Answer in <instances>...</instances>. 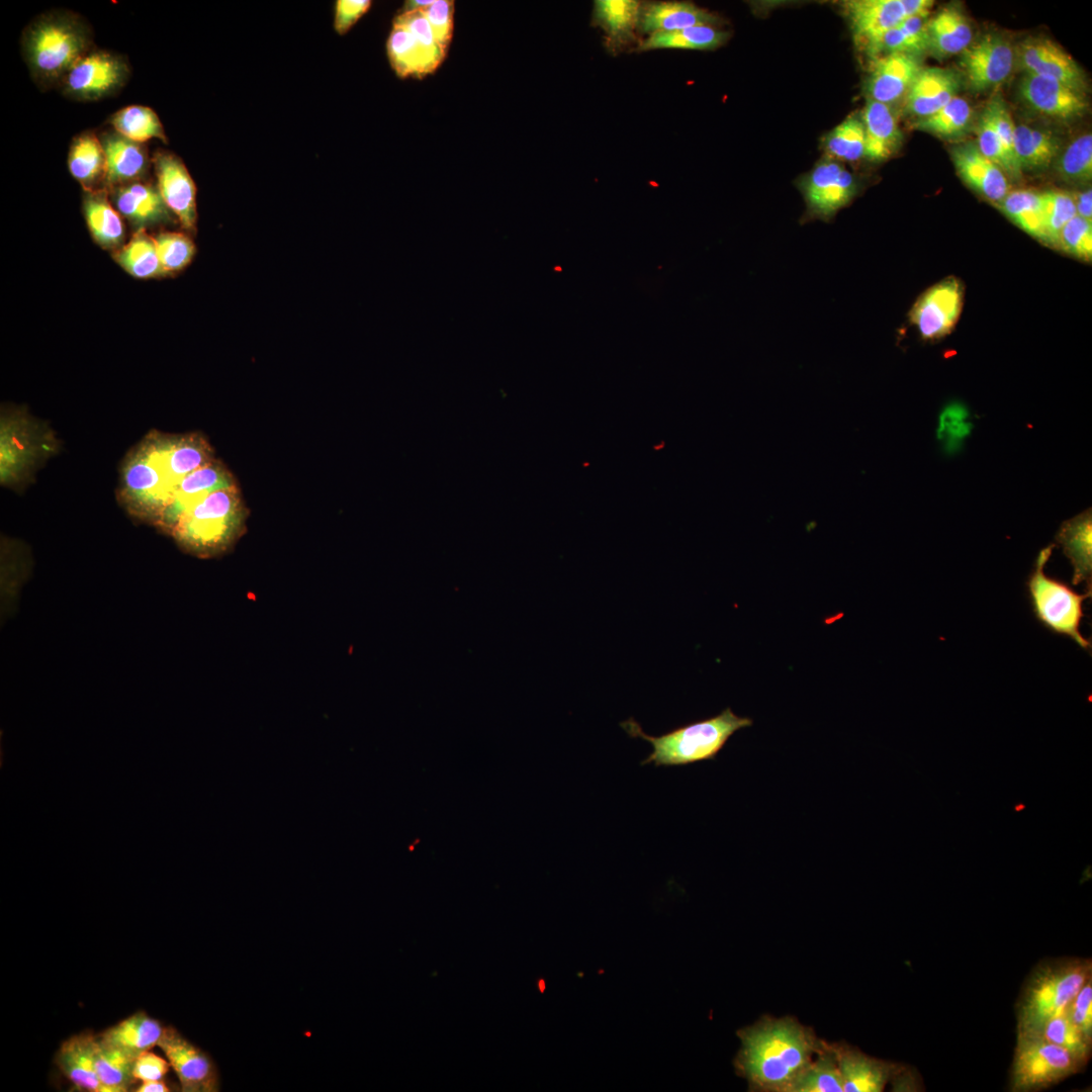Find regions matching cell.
<instances>
[{"mask_svg":"<svg viewBox=\"0 0 1092 1092\" xmlns=\"http://www.w3.org/2000/svg\"><path fill=\"white\" fill-rule=\"evenodd\" d=\"M215 458L200 433H148L124 457L116 497L133 519L154 526L182 480Z\"/></svg>","mask_w":1092,"mask_h":1092,"instance_id":"obj_1","label":"cell"},{"mask_svg":"<svg viewBox=\"0 0 1092 1092\" xmlns=\"http://www.w3.org/2000/svg\"><path fill=\"white\" fill-rule=\"evenodd\" d=\"M737 1036L741 1046L734 1059L735 1072L754 1092H789L824 1040L793 1016L763 1015L737 1030Z\"/></svg>","mask_w":1092,"mask_h":1092,"instance_id":"obj_2","label":"cell"},{"mask_svg":"<svg viewBox=\"0 0 1092 1092\" xmlns=\"http://www.w3.org/2000/svg\"><path fill=\"white\" fill-rule=\"evenodd\" d=\"M93 31L78 13L56 9L33 18L21 33V55L41 90L60 87L75 64L94 49Z\"/></svg>","mask_w":1092,"mask_h":1092,"instance_id":"obj_3","label":"cell"},{"mask_svg":"<svg viewBox=\"0 0 1092 1092\" xmlns=\"http://www.w3.org/2000/svg\"><path fill=\"white\" fill-rule=\"evenodd\" d=\"M1092 978V961L1054 958L1038 962L1024 980L1015 1003L1016 1031L1039 1034L1043 1023L1066 1008Z\"/></svg>","mask_w":1092,"mask_h":1092,"instance_id":"obj_4","label":"cell"},{"mask_svg":"<svg viewBox=\"0 0 1092 1092\" xmlns=\"http://www.w3.org/2000/svg\"><path fill=\"white\" fill-rule=\"evenodd\" d=\"M247 518L248 510L236 484L210 493L182 515L169 536L193 556L217 557L242 537Z\"/></svg>","mask_w":1092,"mask_h":1092,"instance_id":"obj_5","label":"cell"},{"mask_svg":"<svg viewBox=\"0 0 1092 1092\" xmlns=\"http://www.w3.org/2000/svg\"><path fill=\"white\" fill-rule=\"evenodd\" d=\"M753 725L749 717L736 715L727 707L718 715L672 729L660 736L646 734L639 723L629 718L620 723L632 738H641L652 746V752L642 765L680 766L704 760H714L730 737Z\"/></svg>","mask_w":1092,"mask_h":1092,"instance_id":"obj_6","label":"cell"},{"mask_svg":"<svg viewBox=\"0 0 1092 1092\" xmlns=\"http://www.w3.org/2000/svg\"><path fill=\"white\" fill-rule=\"evenodd\" d=\"M60 442L43 422L20 408L1 410L0 483L18 489L36 470L58 453Z\"/></svg>","mask_w":1092,"mask_h":1092,"instance_id":"obj_7","label":"cell"},{"mask_svg":"<svg viewBox=\"0 0 1092 1092\" xmlns=\"http://www.w3.org/2000/svg\"><path fill=\"white\" fill-rule=\"evenodd\" d=\"M1055 544L1042 548L1025 581L1028 600L1036 621L1048 631L1067 636L1080 648L1091 652V641L1080 631L1084 615L1083 603L1092 590L1075 592L1068 583L1044 573Z\"/></svg>","mask_w":1092,"mask_h":1092,"instance_id":"obj_8","label":"cell"},{"mask_svg":"<svg viewBox=\"0 0 1092 1092\" xmlns=\"http://www.w3.org/2000/svg\"><path fill=\"white\" fill-rule=\"evenodd\" d=\"M1085 1067L1067 1050L1037 1034L1017 1033L1009 1074V1090L1035 1092L1050 1088Z\"/></svg>","mask_w":1092,"mask_h":1092,"instance_id":"obj_9","label":"cell"},{"mask_svg":"<svg viewBox=\"0 0 1092 1092\" xmlns=\"http://www.w3.org/2000/svg\"><path fill=\"white\" fill-rule=\"evenodd\" d=\"M129 75L122 55L94 48L75 64L59 88L72 100L98 101L118 93Z\"/></svg>","mask_w":1092,"mask_h":1092,"instance_id":"obj_10","label":"cell"},{"mask_svg":"<svg viewBox=\"0 0 1092 1092\" xmlns=\"http://www.w3.org/2000/svg\"><path fill=\"white\" fill-rule=\"evenodd\" d=\"M798 186L807 205L806 216L826 221L847 206L859 191L856 178L832 160L819 163Z\"/></svg>","mask_w":1092,"mask_h":1092,"instance_id":"obj_11","label":"cell"},{"mask_svg":"<svg viewBox=\"0 0 1092 1092\" xmlns=\"http://www.w3.org/2000/svg\"><path fill=\"white\" fill-rule=\"evenodd\" d=\"M964 288L960 280L949 277L925 290L909 311V321L926 341L948 335L960 317Z\"/></svg>","mask_w":1092,"mask_h":1092,"instance_id":"obj_12","label":"cell"},{"mask_svg":"<svg viewBox=\"0 0 1092 1092\" xmlns=\"http://www.w3.org/2000/svg\"><path fill=\"white\" fill-rule=\"evenodd\" d=\"M843 1080V1092H881L890 1082L907 1081L903 1065L869 1056L845 1041L828 1042Z\"/></svg>","mask_w":1092,"mask_h":1092,"instance_id":"obj_13","label":"cell"},{"mask_svg":"<svg viewBox=\"0 0 1092 1092\" xmlns=\"http://www.w3.org/2000/svg\"><path fill=\"white\" fill-rule=\"evenodd\" d=\"M157 189L168 209L187 233H195L197 223L196 186L183 161L166 150L152 157Z\"/></svg>","mask_w":1092,"mask_h":1092,"instance_id":"obj_14","label":"cell"},{"mask_svg":"<svg viewBox=\"0 0 1092 1092\" xmlns=\"http://www.w3.org/2000/svg\"><path fill=\"white\" fill-rule=\"evenodd\" d=\"M176 1073L183 1092H215L219 1077L215 1064L175 1027L165 1026L158 1043Z\"/></svg>","mask_w":1092,"mask_h":1092,"instance_id":"obj_15","label":"cell"},{"mask_svg":"<svg viewBox=\"0 0 1092 1092\" xmlns=\"http://www.w3.org/2000/svg\"><path fill=\"white\" fill-rule=\"evenodd\" d=\"M236 484L233 473L224 463L217 458L211 459L182 480L155 522L154 527L169 536L182 515L194 508L210 493Z\"/></svg>","mask_w":1092,"mask_h":1092,"instance_id":"obj_16","label":"cell"},{"mask_svg":"<svg viewBox=\"0 0 1092 1092\" xmlns=\"http://www.w3.org/2000/svg\"><path fill=\"white\" fill-rule=\"evenodd\" d=\"M961 63L972 89L983 91L1008 78L1013 67V50L1000 35L987 34L962 53Z\"/></svg>","mask_w":1092,"mask_h":1092,"instance_id":"obj_17","label":"cell"},{"mask_svg":"<svg viewBox=\"0 0 1092 1092\" xmlns=\"http://www.w3.org/2000/svg\"><path fill=\"white\" fill-rule=\"evenodd\" d=\"M99 138L106 158L104 188L107 191L143 180L152 164L144 144L133 142L114 129L102 132Z\"/></svg>","mask_w":1092,"mask_h":1092,"instance_id":"obj_18","label":"cell"},{"mask_svg":"<svg viewBox=\"0 0 1092 1092\" xmlns=\"http://www.w3.org/2000/svg\"><path fill=\"white\" fill-rule=\"evenodd\" d=\"M1019 93L1030 107L1056 118H1072L1087 108L1083 92L1059 81L1028 73L1020 82Z\"/></svg>","mask_w":1092,"mask_h":1092,"instance_id":"obj_19","label":"cell"},{"mask_svg":"<svg viewBox=\"0 0 1092 1092\" xmlns=\"http://www.w3.org/2000/svg\"><path fill=\"white\" fill-rule=\"evenodd\" d=\"M1019 61L1026 73L1059 81L1083 92L1085 79L1076 62L1049 39H1028L1020 46Z\"/></svg>","mask_w":1092,"mask_h":1092,"instance_id":"obj_20","label":"cell"},{"mask_svg":"<svg viewBox=\"0 0 1092 1092\" xmlns=\"http://www.w3.org/2000/svg\"><path fill=\"white\" fill-rule=\"evenodd\" d=\"M843 8L856 42L866 50L906 18L902 0H854Z\"/></svg>","mask_w":1092,"mask_h":1092,"instance_id":"obj_21","label":"cell"},{"mask_svg":"<svg viewBox=\"0 0 1092 1092\" xmlns=\"http://www.w3.org/2000/svg\"><path fill=\"white\" fill-rule=\"evenodd\" d=\"M915 56L888 54L874 62L867 83L869 98L889 105L905 96L921 70Z\"/></svg>","mask_w":1092,"mask_h":1092,"instance_id":"obj_22","label":"cell"},{"mask_svg":"<svg viewBox=\"0 0 1092 1092\" xmlns=\"http://www.w3.org/2000/svg\"><path fill=\"white\" fill-rule=\"evenodd\" d=\"M722 20L691 2L660 1L641 4L637 30L647 34L700 25L717 26Z\"/></svg>","mask_w":1092,"mask_h":1092,"instance_id":"obj_23","label":"cell"},{"mask_svg":"<svg viewBox=\"0 0 1092 1092\" xmlns=\"http://www.w3.org/2000/svg\"><path fill=\"white\" fill-rule=\"evenodd\" d=\"M113 205L131 224L140 229L168 221L171 211L157 186L143 180L110 190ZM109 192V191H108Z\"/></svg>","mask_w":1092,"mask_h":1092,"instance_id":"obj_24","label":"cell"},{"mask_svg":"<svg viewBox=\"0 0 1092 1092\" xmlns=\"http://www.w3.org/2000/svg\"><path fill=\"white\" fill-rule=\"evenodd\" d=\"M952 160L960 177L986 198L1000 202L1009 192L1003 170L985 157L974 144L957 147Z\"/></svg>","mask_w":1092,"mask_h":1092,"instance_id":"obj_25","label":"cell"},{"mask_svg":"<svg viewBox=\"0 0 1092 1092\" xmlns=\"http://www.w3.org/2000/svg\"><path fill=\"white\" fill-rule=\"evenodd\" d=\"M960 88L958 75L948 69H921L907 94L906 109L909 113L926 117L957 96Z\"/></svg>","mask_w":1092,"mask_h":1092,"instance_id":"obj_26","label":"cell"},{"mask_svg":"<svg viewBox=\"0 0 1092 1092\" xmlns=\"http://www.w3.org/2000/svg\"><path fill=\"white\" fill-rule=\"evenodd\" d=\"M1056 542L1073 566L1072 583L1085 582L1086 590H1092V515L1091 510L1065 521Z\"/></svg>","mask_w":1092,"mask_h":1092,"instance_id":"obj_27","label":"cell"},{"mask_svg":"<svg viewBox=\"0 0 1092 1092\" xmlns=\"http://www.w3.org/2000/svg\"><path fill=\"white\" fill-rule=\"evenodd\" d=\"M95 1034L82 1031L64 1040L55 1056L62 1074L81 1091L107 1092L100 1082L94 1065Z\"/></svg>","mask_w":1092,"mask_h":1092,"instance_id":"obj_28","label":"cell"},{"mask_svg":"<svg viewBox=\"0 0 1092 1092\" xmlns=\"http://www.w3.org/2000/svg\"><path fill=\"white\" fill-rule=\"evenodd\" d=\"M640 2L635 0H597L593 23L605 33V46L618 54L635 40Z\"/></svg>","mask_w":1092,"mask_h":1092,"instance_id":"obj_29","label":"cell"},{"mask_svg":"<svg viewBox=\"0 0 1092 1092\" xmlns=\"http://www.w3.org/2000/svg\"><path fill=\"white\" fill-rule=\"evenodd\" d=\"M165 1026L140 1010L102 1031L98 1036L134 1060L158 1045Z\"/></svg>","mask_w":1092,"mask_h":1092,"instance_id":"obj_30","label":"cell"},{"mask_svg":"<svg viewBox=\"0 0 1092 1092\" xmlns=\"http://www.w3.org/2000/svg\"><path fill=\"white\" fill-rule=\"evenodd\" d=\"M68 169L84 191L104 188L106 158L97 133L85 130L72 140L68 153Z\"/></svg>","mask_w":1092,"mask_h":1092,"instance_id":"obj_31","label":"cell"},{"mask_svg":"<svg viewBox=\"0 0 1092 1092\" xmlns=\"http://www.w3.org/2000/svg\"><path fill=\"white\" fill-rule=\"evenodd\" d=\"M83 213L94 241L104 249H119L124 241L121 214L109 202L105 188L84 191Z\"/></svg>","mask_w":1092,"mask_h":1092,"instance_id":"obj_32","label":"cell"},{"mask_svg":"<svg viewBox=\"0 0 1092 1092\" xmlns=\"http://www.w3.org/2000/svg\"><path fill=\"white\" fill-rule=\"evenodd\" d=\"M861 121L866 135L864 156L873 161L889 158L901 143V131L889 105L868 99Z\"/></svg>","mask_w":1092,"mask_h":1092,"instance_id":"obj_33","label":"cell"},{"mask_svg":"<svg viewBox=\"0 0 1092 1092\" xmlns=\"http://www.w3.org/2000/svg\"><path fill=\"white\" fill-rule=\"evenodd\" d=\"M928 47L940 56L963 53L973 38L966 16L956 8H944L926 23Z\"/></svg>","mask_w":1092,"mask_h":1092,"instance_id":"obj_34","label":"cell"},{"mask_svg":"<svg viewBox=\"0 0 1092 1092\" xmlns=\"http://www.w3.org/2000/svg\"><path fill=\"white\" fill-rule=\"evenodd\" d=\"M729 33L717 26L700 25L675 31L656 32L638 42V53L659 49L715 50L726 42Z\"/></svg>","mask_w":1092,"mask_h":1092,"instance_id":"obj_35","label":"cell"},{"mask_svg":"<svg viewBox=\"0 0 1092 1092\" xmlns=\"http://www.w3.org/2000/svg\"><path fill=\"white\" fill-rule=\"evenodd\" d=\"M93 1059L97 1076L107 1092H124L135 1081L134 1059L95 1035Z\"/></svg>","mask_w":1092,"mask_h":1092,"instance_id":"obj_36","label":"cell"},{"mask_svg":"<svg viewBox=\"0 0 1092 1092\" xmlns=\"http://www.w3.org/2000/svg\"><path fill=\"white\" fill-rule=\"evenodd\" d=\"M113 256L116 262L135 278L148 279L164 275L154 237H151L146 229L138 230Z\"/></svg>","mask_w":1092,"mask_h":1092,"instance_id":"obj_37","label":"cell"},{"mask_svg":"<svg viewBox=\"0 0 1092 1092\" xmlns=\"http://www.w3.org/2000/svg\"><path fill=\"white\" fill-rule=\"evenodd\" d=\"M386 50L389 63L399 78H422L434 72L411 33L400 25L393 23Z\"/></svg>","mask_w":1092,"mask_h":1092,"instance_id":"obj_38","label":"cell"},{"mask_svg":"<svg viewBox=\"0 0 1092 1092\" xmlns=\"http://www.w3.org/2000/svg\"><path fill=\"white\" fill-rule=\"evenodd\" d=\"M926 17H906L885 32L870 48L869 54H907L915 56L928 48Z\"/></svg>","mask_w":1092,"mask_h":1092,"instance_id":"obj_39","label":"cell"},{"mask_svg":"<svg viewBox=\"0 0 1092 1092\" xmlns=\"http://www.w3.org/2000/svg\"><path fill=\"white\" fill-rule=\"evenodd\" d=\"M112 129L123 136L144 144L158 139L167 143L163 124L158 114L144 105H129L114 112L108 119Z\"/></svg>","mask_w":1092,"mask_h":1092,"instance_id":"obj_40","label":"cell"},{"mask_svg":"<svg viewBox=\"0 0 1092 1092\" xmlns=\"http://www.w3.org/2000/svg\"><path fill=\"white\" fill-rule=\"evenodd\" d=\"M843 1080L828 1042L823 1044L810 1065L797 1078L789 1092H842Z\"/></svg>","mask_w":1092,"mask_h":1092,"instance_id":"obj_41","label":"cell"},{"mask_svg":"<svg viewBox=\"0 0 1092 1092\" xmlns=\"http://www.w3.org/2000/svg\"><path fill=\"white\" fill-rule=\"evenodd\" d=\"M1001 210L1021 230L1043 242V213L1040 193L1021 189L1008 192L999 202Z\"/></svg>","mask_w":1092,"mask_h":1092,"instance_id":"obj_42","label":"cell"},{"mask_svg":"<svg viewBox=\"0 0 1092 1092\" xmlns=\"http://www.w3.org/2000/svg\"><path fill=\"white\" fill-rule=\"evenodd\" d=\"M1058 146L1053 136L1025 124L1014 128V151L1022 169H1039L1050 165Z\"/></svg>","mask_w":1092,"mask_h":1092,"instance_id":"obj_43","label":"cell"},{"mask_svg":"<svg viewBox=\"0 0 1092 1092\" xmlns=\"http://www.w3.org/2000/svg\"><path fill=\"white\" fill-rule=\"evenodd\" d=\"M1037 1035L1067 1050L1085 1066L1088 1064L1092 1039L1070 1020L1066 1012L1048 1019Z\"/></svg>","mask_w":1092,"mask_h":1092,"instance_id":"obj_44","label":"cell"},{"mask_svg":"<svg viewBox=\"0 0 1092 1092\" xmlns=\"http://www.w3.org/2000/svg\"><path fill=\"white\" fill-rule=\"evenodd\" d=\"M828 155L853 162L864 156L866 135L861 118L851 115L833 128L825 139Z\"/></svg>","mask_w":1092,"mask_h":1092,"instance_id":"obj_45","label":"cell"},{"mask_svg":"<svg viewBox=\"0 0 1092 1092\" xmlns=\"http://www.w3.org/2000/svg\"><path fill=\"white\" fill-rule=\"evenodd\" d=\"M971 116L972 108L969 102L956 96L932 114L919 118L915 125L935 134L949 136L962 132L968 126Z\"/></svg>","mask_w":1092,"mask_h":1092,"instance_id":"obj_46","label":"cell"},{"mask_svg":"<svg viewBox=\"0 0 1092 1092\" xmlns=\"http://www.w3.org/2000/svg\"><path fill=\"white\" fill-rule=\"evenodd\" d=\"M154 240L164 275L182 271L195 256L196 246L186 233L162 232Z\"/></svg>","mask_w":1092,"mask_h":1092,"instance_id":"obj_47","label":"cell"},{"mask_svg":"<svg viewBox=\"0 0 1092 1092\" xmlns=\"http://www.w3.org/2000/svg\"><path fill=\"white\" fill-rule=\"evenodd\" d=\"M1043 213V242L1057 248L1063 228L1077 215L1072 194L1062 191L1040 193Z\"/></svg>","mask_w":1092,"mask_h":1092,"instance_id":"obj_48","label":"cell"},{"mask_svg":"<svg viewBox=\"0 0 1092 1092\" xmlns=\"http://www.w3.org/2000/svg\"><path fill=\"white\" fill-rule=\"evenodd\" d=\"M393 23L404 27L424 53L435 71L446 57V52L437 41L434 32L421 10L399 12Z\"/></svg>","mask_w":1092,"mask_h":1092,"instance_id":"obj_49","label":"cell"},{"mask_svg":"<svg viewBox=\"0 0 1092 1092\" xmlns=\"http://www.w3.org/2000/svg\"><path fill=\"white\" fill-rule=\"evenodd\" d=\"M1058 169L1069 181L1086 182L1092 176V135L1077 138L1061 157Z\"/></svg>","mask_w":1092,"mask_h":1092,"instance_id":"obj_50","label":"cell"},{"mask_svg":"<svg viewBox=\"0 0 1092 1092\" xmlns=\"http://www.w3.org/2000/svg\"><path fill=\"white\" fill-rule=\"evenodd\" d=\"M993 122L1002 145L1007 163L1008 174L1013 178L1021 175L1022 170L1017 162L1014 151V128L1011 114L1002 99L995 98L988 104Z\"/></svg>","mask_w":1092,"mask_h":1092,"instance_id":"obj_51","label":"cell"},{"mask_svg":"<svg viewBox=\"0 0 1092 1092\" xmlns=\"http://www.w3.org/2000/svg\"><path fill=\"white\" fill-rule=\"evenodd\" d=\"M1057 248L1088 261L1092 257V223L1076 215L1061 231Z\"/></svg>","mask_w":1092,"mask_h":1092,"instance_id":"obj_52","label":"cell"},{"mask_svg":"<svg viewBox=\"0 0 1092 1092\" xmlns=\"http://www.w3.org/2000/svg\"><path fill=\"white\" fill-rule=\"evenodd\" d=\"M421 12L428 20L434 35L447 53L453 35L454 2L451 0H434L433 3Z\"/></svg>","mask_w":1092,"mask_h":1092,"instance_id":"obj_53","label":"cell"},{"mask_svg":"<svg viewBox=\"0 0 1092 1092\" xmlns=\"http://www.w3.org/2000/svg\"><path fill=\"white\" fill-rule=\"evenodd\" d=\"M977 147L985 157H987L997 166H999L1004 173L1008 174V163L999 136L997 134L992 114L988 105L982 112L979 119Z\"/></svg>","mask_w":1092,"mask_h":1092,"instance_id":"obj_54","label":"cell"},{"mask_svg":"<svg viewBox=\"0 0 1092 1092\" xmlns=\"http://www.w3.org/2000/svg\"><path fill=\"white\" fill-rule=\"evenodd\" d=\"M970 430L968 412L959 403L946 406L940 415L939 438L949 443H958L964 439Z\"/></svg>","mask_w":1092,"mask_h":1092,"instance_id":"obj_55","label":"cell"},{"mask_svg":"<svg viewBox=\"0 0 1092 1092\" xmlns=\"http://www.w3.org/2000/svg\"><path fill=\"white\" fill-rule=\"evenodd\" d=\"M1065 1012L1070 1020L1092 1039V978L1079 990Z\"/></svg>","mask_w":1092,"mask_h":1092,"instance_id":"obj_56","label":"cell"},{"mask_svg":"<svg viewBox=\"0 0 1092 1092\" xmlns=\"http://www.w3.org/2000/svg\"><path fill=\"white\" fill-rule=\"evenodd\" d=\"M369 0H339L336 3L334 27L339 34H345L368 11Z\"/></svg>","mask_w":1092,"mask_h":1092,"instance_id":"obj_57","label":"cell"},{"mask_svg":"<svg viewBox=\"0 0 1092 1092\" xmlns=\"http://www.w3.org/2000/svg\"><path fill=\"white\" fill-rule=\"evenodd\" d=\"M170 1064L167 1060L148 1051L140 1055L133 1063L132 1076L135 1081H151L164 1079L169 1071Z\"/></svg>","mask_w":1092,"mask_h":1092,"instance_id":"obj_58","label":"cell"},{"mask_svg":"<svg viewBox=\"0 0 1092 1092\" xmlns=\"http://www.w3.org/2000/svg\"><path fill=\"white\" fill-rule=\"evenodd\" d=\"M906 17H926L932 6V0H902Z\"/></svg>","mask_w":1092,"mask_h":1092,"instance_id":"obj_59","label":"cell"},{"mask_svg":"<svg viewBox=\"0 0 1092 1092\" xmlns=\"http://www.w3.org/2000/svg\"><path fill=\"white\" fill-rule=\"evenodd\" d=\"M1077 215L1091 221L1092 218V191L1088 189L1084 192L1076 193L1072 195Z\"/></svg>","mask_w":1092,"mask_h":1092,"instance_id":"obj_60","label":"cell"},{"mask_svg":"<svg viewBox=\"0 0 1092 1092\" xmlns=\"http://www.w3.org/2000/svg\"><path fill=\"white\" fill-rule=\"evenodd\" d=\"M135 1092H168L169 1086L165 1083L164 1079L144 1081L134 1090Z\"/></svg>","mask_w":1092,"mask_h":1092,"instance_id":"obj_61","label":"cell"},{"mask_svg":"<svg viewBox=\"0 0 1092 1092\" xmlns=\"http://www.w3.org/2000/svg\"><path fill=\"white\" fill-rule=\"evenodd\" d=\"M434 0H411L406 1L400 12L421 10L433 3Z\"/></svg>","mask_w":1092,"mask_h":1092,"instance_id":"obj_62","label":"cell"},{"mask_svg":"<svg viewBox=\"0 0 1092 1092\" xmlns=\"http://www.w3.org/2000/svg\"><path fill=\"white\" fill-rule=\"evenodd\" d=\"M1024 807H1025L1024 805H1017V806H1015V807H1014V810H1015V811H1017V812H1019V811H1021L1022 809H1024Z\"/></svg>","mask_w":1092,"mask_h":1092,"instance_id":"obj_63","label":"cell"}]
</instances>
